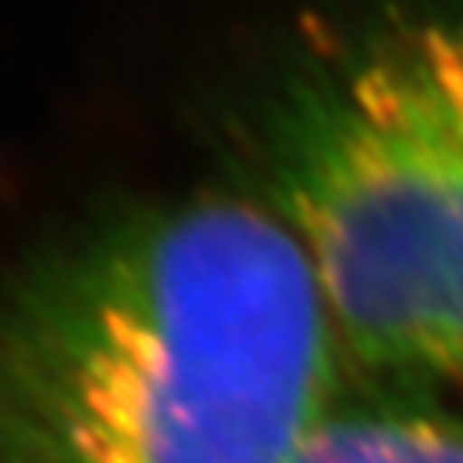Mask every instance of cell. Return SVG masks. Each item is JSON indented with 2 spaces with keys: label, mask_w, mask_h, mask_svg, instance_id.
<instances>
[{
  "label": "cell",
  "mask_w": 463,
  "mask_h": 463,
  "mask_svg": "<svg viewBox=\"0 0 463 463\" xmlns=\"http://www.w3.org/2000/svg\"><path fill=\"white\" fill-rule=\"evenodd\" d=\"M340 350L275 206H141L0 292V463H292Z\"/></svg>",
  "instance_id": "cell-1"
},
{
  "label": "cell",
  "mask_w": 463,
  "mask_h": 463,
  "mask_svg": "<svg viewBox=\"0 0 463 463\" xmlns=\"http://www.w3.org/2000/svg\"><path fill=\"white\" fill-rule=\"evenodd\" d=\"M275 210L350 357L463 384V11L402 24L313 93Z\"/></svg>",
  "instance_id": "cell-2"
},
{
  "label": "cell",
  "mask_w": 463,
  "mask_h": 463,
  "mask_svg": "<svg viewBox=\"0 0 463 463\" xmlns=\"http://www.w3.org/2000/svg\"><path fill=\"white\" fill-rule=\"evenodd\" d=\"M292 463H463V422L426 405H333Z\"/></svg>",
  "instance_id": "cell-3"
}]
</instances>
